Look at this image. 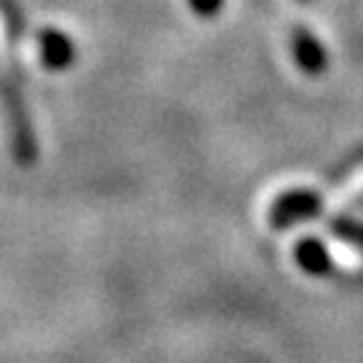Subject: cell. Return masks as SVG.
Listing matches in <instances>:
<instances>
[{"label":"cell","instance_id":"cell-2","mask_svg":"<svg viewBox=\"0 0 363 363\" xmlns=\"http://www.w3.org/2000/svg\"><path fill=\"white\" fill-rule=\"evenodd\" d=\"M291 43H294V57H296L298 67L307 73V76H320L328 65V57H325L323 43L315 38V33H310L307 27L296 25L291 33Z\"/></svg>","mask_w":363,"mask_h":363},{"label":"cell","instance_id":"cell-6","mask_svg":"<svg viewBox=\"0 0 363 363\" xmlns=\"http://www.w3.org/2000/svg\"><path fill=\"white\" fill-rule=\"evenodd\" d=\"M334 234L339 237V242L363 250V223H355L350 218H339L334 220Z\"/></svg>","mask_w":363,"mask_h":363},{"label":"cell","instance_id":"cell-1","mask_svg":"<svg viewBox=\"0 0 363 363\" xmlns=\"http://www.w3.org/2000/svg\"><path fill=\"white\" fill-rule=\"evenodd\" d=\"M323 210V196L307 191V189H296V191H286L274 199L272 210H269V223L274 229H288L294 223L315 218Z\"/></svg>","mask_w":363,"mask_h":363},{"label":"cell","instance_id":"cell-7","mask_svg":"<svg viewBox=\"0 0 363 363\" xmlns=\"http://www.w3.org/2000/svg\"><path fill=\"white\" fill-rule=\"evenodd\" d=\"M331 259H337L342 267H347V269H358L363 261L361 256L355 253V247L350 245H345V242H339V245L331 247Z\"/></svg>","mask_w":363,"mask_h":363},{"label":"cell","instance_id":"cell-8","mask_svg":"<svg viewBox=\"0 0 363 363\" xmlns=\"http://www.w3.org/2000/svg\"><path fill=\"white\" fill-rule=\"evenodd\" d=\"M189 6L196 16H216L223 9V0H189Z\"/></svg>","mask_w":363,"mask_h":363},{"label":"cell","instance_id":"cell-3","mask_svg":"<svg viewBox=\"0 0 363 363\" xmlns=\"http://www.w3.org/2000/svg\"><path fill=\"white\" fill-rule=\"evenodd\" d=\"M296 261L304 272L315 274V277H323V274H328L331 267H334L331 250H328L318 237H304V240H298Z\"/></svg>","mask_w":363,"mask_h":363},{"label":"cell","instance_id":"cell-4","mask_svg":"<svg viewBox=\"0 0 363 363\" xmlns=\"http://www.w3.org/2000/svg\"><path fill=\"white\" fill-rule=\"evenodd\" d=\"M38 52H40V57H43V62H46L49 67H65L67 62L73 60V43H70L62 33L46 30V33L40 35Z\"/></svg>","mask_w":363,"mask_h":363},{"label":"cell","instance_id":"cell-5","mask_svg":"<svg viewBox=\"0 0 363 363\" xmlns=\"http://www.w3.org/2000/svg\"><path fill=\"white\" fill-rule=\"evenodd\" d=\"M358 194H363V167H358L355 172H352L347 181L339 186L334 194L328 196V199H323V208H328L331 213L339 208H345L347 202H352Z\"/></svg>","mask_w":363,"mask_h":363}]
</instances>
